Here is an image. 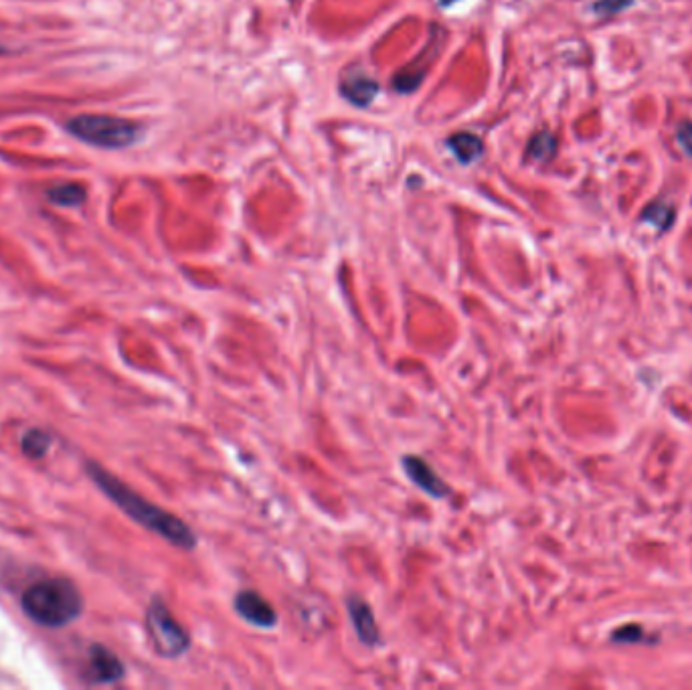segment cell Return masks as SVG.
Instances as JSON below:
<instances>
[{
    "label": "cell",
    "mask_w": 692,
    "mask_h": 690,
    "mask_svg": "<svg viewBox=\"0 0 692 690\" xmlns=\"http://www.w3.org/2000/svg\"><path fill=\"white\" fill-rule=\"evenodd\" d=\"M88 470L94 482L110 496V500H114L130 516L132 521H136L144 529L152 531L154 535L162 537L164 541H168L170 545H175L179 549L193 551L197 547L199 543L197 533L183 519H179V516L148 502L146 498H142L138 492H134L126 484H122L116 476H112L98 464L92 462Z\"/></svg>",
    "instance_id": "6da1fadb"
},
{
    "label": "cell",
    "mask_w": 692,
    "mask_h": 690,
    "mask_svg": "<svg viewBox=\"0 0 692 690\" xmlns=\"http://www.w3.org/2000/svg\"><path fill=\"white\" fill-rule=\"evenodd\" d=\"M21 603L33 622L49 628L71 624L83 610L79 589L67 579H47L31 585L23 593Z\"/></svg>",
    "instance_id": "7a4b0ae2"
},
{
    "label": "cell",
    "mask_w": 692,
    "mask_h": 690,
    "mask_svg": "<svg viewBox=\"0 0 692 690\" xmlns=\"http://www.w3.org/2000/svg\"><path fill=\"white\" fill-rule=\"evenodd\" d=\"M67 132L81 140L83 144H90L96 148H108V150H118V148H128L130 144L136 142L140 128L124 118L116 116H92L83 114L67 124Z\"/></svg>",
    "instance_id": "3957f363"
},
{
    "label": "cell",
    "mask_w": 692,
    "mask_h": 690,
    "mask_svg": "<svg viewBox=\"0 0 692 690\" xmlns=\"http://www.w3.org/2000/svg\"><path fill=\"white\" fill-rule=\"evenodd\" d=\"M146 630L156 654L162 658H181L191 648V634L172 616L160 597H154L146 610Z\"/></svg>",
    "instance_id": "277c9868"
},
{
    "label": "cell",
    "mask_w": 692,
    "mask_h": 690,
    "mask_svg": "<svg viewBox=\"0 0 692 690\" xmlns=\"http://www.w3.org/2000/svg\"><path fill=\"white\" fill-rule=\"evenodd\" d=\"M233 610L243 622H247L253 628H262V630L276 628L278 620H280L272 603L264 595H259L253 589H243L235 595Z\"/></svg>",
    "instance_id": "5b68a950"
},
{
    "label": "cell",
    "mask_w": 692,
    "mask_h": 690,
    "mask_svg": "<svg viewBox=\"0 0 692 690\" xmlns=\"http://www.w3.org/2000/svg\"><path fill=\"white\" fill-rule=\"evenodd\" d=\"M401 466H403L405 476H407L421 492L429 494L431 498H436V500H442V498H448V496H450V486L444 482V478H442L434 468H431V464L425 462L423 458L413 456V454H407V456H403Z\"/></svg>",
    "instance_id": "8992f818"
},
{
    "label": "cell",
    "mask_w": 692,
    "mask_h": 690,
    "mask_svg": "<svg viewBox=\"0 0 692 690\" xmlns=\"http://www.w3.org/2000/svg\"><path fill=\"white\" fill-rule=\"evenodd\" d=\"M346 610H349V618L353 622L355 634L361 640V644H365L367 648L379 646L381 632L369 603L359 595H351L349 599H346Z\"/></svg>",
    "instance_id": "52a82bcc"
},
{
    "label": "cell",
    "mask_w": 692,
    "mask_h": 690,
    "mask_svg": "<svg viewBox=\"0 0 692 690\" xmlns=\"http://www.w3.org/2000/svg\"><path fill=\"white\" fill-rule=\"evenodd\" d=\"M90 674L100 684L116 682L124 676V664L104 646H94L90 656Z\"/></svg>",
    "instance_id": "ba28073f"
},
{
    "label": "cell",
    "mask_w": 692,
    "mask_h": 690,
    "mask_svg": "<svg viewBox=\"0 0 692 690\" xmlns=\"http://www.w3.org/2000/svg\"><path fill=\"white\" fill-rule=\"evenodd\" d=\"M342 92L353 104L363 106V104H369L373 100V96L377 94V83L367 79V77L349 79V81H344Z\"/></svg>",
    "instance_id": "9c48e42d"
},
{
    "label": "cell",
    "mask_w": 692,
    "mask_h": 690,
    "mask_svg": "<svg viewBox=\"0 0 692 690\" xmlns=\"http://www.w3.org/2000/svg\"><path fill=\"white\" fill-rule=\"evenodd\" d=\"M450 148L462 162L468 164L482 154V140L474 134L462 132V134H456L450 138Z\"/></svg>",
    "instance_id": "30bf717a"
},
{
    "label": "cell",
    "mask_w": 692,
    "mask_h": 690,
    "mask_svg": "<svg viewBox=\"0 0 692 690\" xmlns=\"http://www.w3.org/2000/svg\"><path fill=\"white\" fill-rule=\"evenodd\" d=\"M55 205H61V207H77L83 203L85 199V191L83 187L75 185V183H67V185H59L55 189L49 191L47 195Z\"/></svg>",
    "instance_id": "8fae6325"
},
{
    "label": "cell",
    "mask_w": 692,
    "mask_h": 690,
    "mask_svg": "<svg viewBox=\"0 0 692 690\" xmlns=\"http://www.w3.org/2000/svg\"><path fill=\"white\" fill-rule=\"evenodd\" d=\"M642 219L648 221L650 225H654L656 229H668L674 221V209L670 205L658 201V203H652L644 209Z\"/></svg>",
    "instance_id": "7c38bea8"
},
{
    "label": "cell",
    "mask_w": 692,
    "mask_h": 690,
    "mask_svg": "<svg viewBox=\"0 0 692 690\" xmlns=\"http://www.w3.org/2000/svg\"><path fill=\"white\" fill-rule=\"evenodd\" d=\"M49 444H51L49 436L41 429H29L27 434H25V438H23V442H21L23 452L27 456H31V458H43L47 454V450H49Z\"/></svg>",
    "instance_id": "4fadbf2b"
},
{
    "label": "cell",
    "mask_w": 692,
    "mask_h": 690,
    "mask_svg": "<svg viewBox=\"0 0 692 690\" xmlns=\"http://www.w3.org/2000/svg\"><path fill=\"white\" fill-rule=\"evenodd\" d=\"M557 150V142L551 134L543 132L539 136L533 138L531 146H529V154L535 158V160H551L553 154Z\"/></svg>",
    "instance_id": "5bb4252c"
},
{
    "label": "cell",
    "mask_w": 692,
    "mask_h": 690,
    "mask_svg": "<svg viewBox=\"0 0 692 690\" xmlns=\"http://www.w3.org/2000/svg\"><path fill=\"white\" fill-rule=\"evenodd\" d=\"M612 640L618 644H642L644 640H648V634L640 626L632 624V626H624L618 632H614Z\"/></svg>",
    "instance_id": "9a60e30c"
},
{
    "label": "cell",
    "mask_w": 692,
    "mask_h": 690,
    "mask_svg": "<svg viewBox=\"0 0 692 690\" xmlns=\"http://www.w3.org/2000/svg\"><path fill=\"white\" fill-rule=\"evenodd\" d=\"M630 5H632V0H597L595 13L601 17H612Z\"/></svg>",
    "instance_id": "2e32d148"
},
{
    "label": "cell",
    "mask_w": 692,
    "mask_h": 690,
    "mask_svg": "<svg viewBox=\"0 0 692 690\" xmlns=\"http://www.w3.org/2000/svg\"><path fill=\"white\" fill-rule=\"evenodd\" d=\"M676 140L682 146V150L692 156V122H682L676 128Z\"/></svg>",
    "instance_id": "e0dca14e"
}]
</instances>
